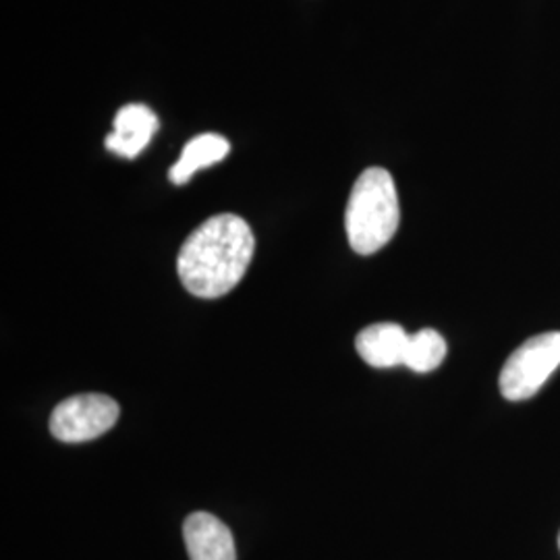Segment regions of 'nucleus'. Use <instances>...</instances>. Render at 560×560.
Listing matches in <instances>:
<instances>
[{"mask_svg":"<svg viewBox=\"0 0 560 560\" xmlns=\"http://www.w3.org/2000/svg\"><path fill=\"white\" fill-rule=\"evenodd\" d=\"M256 237L237 214H217L185 240L177 258L183 287L200 298L217 300L231 293L254 260Z\"/></svg>","mask_w":560,"mask_h":560,"instance_id":"f257e3e1","label":"nucleus"},{"mask_svg":"<svg viewBox=\"0 0 560 560\" xmlns=\"http://www.w3.org/2000/svg\"><path fill=\"white\" fill-rule=\"evenodd\" d=\"M399 196L393 175L372 166L361 173L345 212L347 240L360 256H372L381 252L399 229Z\"/></svg>","mask_w":560,"mask_h":560,"instance_id":"f03ea898","label":"nucleus"},{"mask_svg":"<svg viewBox=\"0 0 560 560\" xmlns=\"http://www.w3.org/2000/svg\"><path fill=\"white\" fill-rule=\"evenodd\" d=\"M560 332H544L525 340L502 368L501 393L504 399H532L559 370Z\"/></svg>","mask_w":560,"mask_h":560,"instance_id":"7ed1b4c3","label":"nucleus"},{"mask_svg":"<svg viewBox=\"0 0 560 560\" xmlns=\"http://www.w3.org/2000/svg\"><path fill=\"white\" fill-rule=\"evenodd\" d=\"M117 400L106 395H78L62 400L50 416V434L60 442H88L101 439L117 420Z\"/></svg>","mask_w":560,"mask_h":560,"instance_id":"20e7f679","label":"nucleus"},{"mask_svg":"<svg viewBox=\"0 0 560 560\" xmlns=\"http://www.w3.org/2000/svg\"><path fill=\"white\" fill-rule=\"evenodd\" d=\"M159 131V117L145 104H127L122 106L115 122L113 133L106 138V148L120 159L133 161L145 150Z\"/></svg>","mask_w":560,"mask_h":560,"instance_id":"39448f33","label":"nucleus"},{"mask_svg":"<svg viewBox=\"0 0 560 560\" xmlns=\"http://www.w3.org/2000/svg\"><path fill=\"white\" fill-rule=\"evenodd\" d=\"M189 560H237L231 529L210 513H194L183 523Z\"/></svg>","mask_w":560,"mask_h":560,"instance_id":"423d86ee","label":"nucleus"},{"mask_svg":"<svg viewBox=\"0 0 560 560\" xmlns=\"http://www.w3.org/2000/svg\"><path fill=\"white\" fill-rule=\"evenodd\" d=\"M409 337L411 335H407L399 324H393V322L372 324L358 335L355 349L361 360L372 368L405 365Z\"/></svg>","mask_w":560,"mask_h":560,"instance_id":"0eeeda50","label":"nucleus"},{"mask_svg":"<svg viewBox=\"0 0 560 560\" xmlns=\"http://www.w3.org/2000/svg\"><path fill=\"white\" fill-rule=\"evenodd\" d=\"M231 152V143L219 133H201L198 138L185 143L179 161L175 162L168 171V179L175 185H183L191 179L201 168H208Z\"/></svg>","mask_w":560,"mask_h":560,"instance_id":"6e6552de","label":"nucleus"},{"mask_svg":"<svg viewBox=\"0 0 560 560\" xmlns=\"http://www.w3.org/2000/svg\"><path fill=\"white\" fill-rule=\"evenodd\" d=\"M446 358V340L441 332L432 328H423L409 337V347L405 355V365L418 374L432 372Z\"/></svg>","mask_w":560,"mask_h":560,"instance_id":"1a4fd4ad","label":"nucleus"},{"mask_svg":"<svg viewBox=\"0 0 560 560\" xmlns=\"http://www.w3.org/2000/svg\"><path fill=\"white\" fill-rule=\"evenodd\" d=\"M559 546H560V536H559Z\"/></svg>","mask_w":560,"mask_h":560,"instance_id":"9d476101","label":"nucleus"}]
</instances>
